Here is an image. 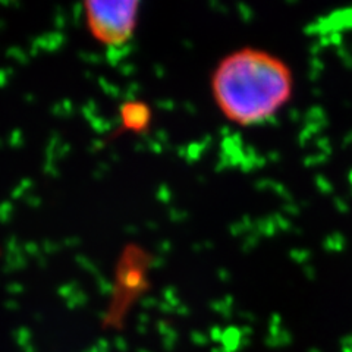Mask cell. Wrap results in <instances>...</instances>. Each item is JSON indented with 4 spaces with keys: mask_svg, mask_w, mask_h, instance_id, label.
<instances>
[{
    "mask_svg": "<svg viewBox=\"0 0 352 352\" xmlns=\"http://www.w3.org/2000/svg\"><path fill=\"white\" fill-rule=\"evenodd\" d=\"M122 120L131 131L144 129L150 120V112L147 106L140 103H129L122 110Z\"/></svg>",
    "mask_w": 352,
    "mask_h": 352,
    "instance_id": "3957f363",
    "label": "cell"
},
{
    "mask_svg": "<svg viewBox=\"0 0 352 352\" xmlns=\"http://www.w3.org/2000/svg\"><path fill=\"white\" fill-rule=\"evenodd\" d=\"M84 18L90 34L109 47L126 44L135 34L140 19L137 0H90L84 3Z\"/></svg>",
    "mask_w": 352,
    "mask_h": 352,
    "instance_id": "7a4b0ae2",
    "label": "cell"
},
{
    "mask_svg": "<svg viewBox=\"0 0 352 352\" xmlns=\"http://www.w3.org/2000/svg\"><path fill=\"white\" fill-rule=\"evenodd\" d=\"M210 90L216 107L229 122L260 125L291 100L294 74L288 63L269 50L241 47L217 62Z\"/></svg>",
    "mask_w": 352,
    "mask_h": 352,
    "instance_id": "6da1fadb",
    "label": "cell"
}]
</instances>
